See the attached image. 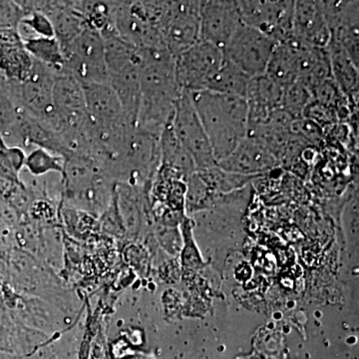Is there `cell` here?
I'll return each instance as SVG.
<instances>
[{
    "label": "cell",
    "mask_w": 359,
    "mask_h": 359,
    "mask_svg": "<svg viewBox=\"0 0 359 359\" xmlns=\"http://www.w3.org/2000/svg\"><path fill=\"white\" fill-rule=\"evenodd\" d=\"M140 50V101L136 127L160 137L171 124L182 93L175 72V58L166 48Z\"/></svg>",
    "instance_id": "obj_1"
},
{
    "label": "cell",
    "mask_w": 359,
    "mask_h": 359,
    "mask_svg": "<svg viewBox=\"0 0 359 359\" xmlns=\"http://www.w3.org/2000/svg\"><path fill=\"white\" fill-rule=\"evenodd\" d=\"M217 163L228 157L247 136L249 112L242 97L211 91L189 93Z\"/></svg>",
    "instance_id": "obj_2"
},
{
    "label": "cell",
    "mask_w": 359,
    "mask_h": 359,
    "mask_svg": "<svg viewBox=\"0 0 359 359\" xmlns=\"http://www.w3.org/2000/svg\"><path fill=\"white\" fill-rule=\"evenodd\" d=\"M102 36L105 42L107 83L119 97L130 124L136 127L140 101L141 50L120 39L114 32Z\"/></svg>",
    "instance_id": "obj_3"
},
{
    "label": "cell",
    "mask_w": 359,
    "mask_h": 359,
    "mask_svg": "<svg viewBox=\"0 0 359 359\" xmlns=\"http://www.w3.org/2000/svg\"><path fill=\"white\" fill-rule=\"evenodd\" d=\"M60 46L65 61L63 72L81 85L107 83L105 42L98 30L88 25L74 39Z\"/></svg>",
    "instance_id": "obj_4"
},
{
    "label": "cell",
    "mask_w": 359,
    "mask_h": 359,
    "mask_svg": "<svg viewBox=\"0 0 359 359\" xmlns=\"http://www.w3.org/2000/svg\"><path fill=\"white\" fill-rule=\"evenodd\" d=\"M171 127L182 147L192 158L196 169L216 166L209 138L188 92L182 91L177 101Z\"/></svg>",
    "instance_id": "obj_5"
},
{
    "label": "cell",
    "mask_w": 359,
    "mask_h": 359,
    "mask_svg": "<svg viewBox=\"0 0 359 359\" xmlns=\"http://www.w3.org/2000/svg\"><path fill=\"white\" fill-rule=\"evenodd\" d=\"M224 60L223 51L199 40L175 58V72L181 91H205Z\"/></svg>",
    "instance_id": "obj_6"
},
{
    "label": "cell",
    "mask_w": 359,
    "mask_h": 359,
    "mask_svg": "<svg viewBox=\"0 0 359 359\" xmlns=\"http://www.w3.org/2000/svg\"><path fill=\"white\" fill-rule=\"evenodd\" d=\"M237 6L245 25L255 28L276 43L292 37L294 1L241 0Z\"/></svg>",
    "instance_id": "obj_7"
},
{
    "label": "cell",
    "mask_w": 359,
    "mask_h": 359,
    "mask_svg": "<svg viewBox=\"0 0 359 359\" xmlns=\"http://www.w3.org/2000/svg\"><path fill=\"white\" fill-rule=\"evenodd\" d=\"M276 44L275 40L243 23L224 47V57L248 76H261L266 73Z\"/></svg>",
    "instance_id": "obj_8"
},
{
    "label": "cell",
    "mask_w": 359,
    "mask_h": 359,
    "mask_svg": "<svg viewBox=\"0 0 359 359\" xmlns=\"http://www.w3.org/2000/svg\"><path fill=\"white\" fill-rule=\"evenodd\" d=\"M161 34L174 58L197 43L200 40V1H172L171 13Z\"/></svg>",
    "instance_id": "obj_9"
},
{
    "label": "cell",
    "mask_w": 359,
    "mask_h": 359,
    "mask_svg": "<svg viewBox=\"0 0 359 359\" xmlns=\"http://www.w3.org/2000/svg\"><path fill=\"white\" fill-rule=\"evenodd\" d=\"M242 25L237 1H200V40L202 41L214 45L223 51Z\"/></svg>",
    "instance_id": "obj_10"
},
{
    "label": "cell",
    "mask_w": 359,
    "mask_h": 359,
    "mask_svg": "<svg viewBox=\"0 0 359 359\" xmlns=\"http://www.w3.org/2000/svg\"><path fill=\"white\" fill-rule=\"evenodd\" d=\"M280 163L263 144L252 137L245 136L237 148L217 165L224 171L245 176L266 171Z\"/></svg>",
    "instance_id": "obj_11"
},
{
    "label": "cell",
    "mask_w": 359,
    "mask_h": 359,
    "mask_svg": "<svg viewBox=\"0 0 359 359\" xmlns=\"http://www.w3.org/2000/svg\"><path fill=\"white\" fill-rule=\"evenodd\" d=\"M292 36L309 46L327 48L330 32L320 2L294 1Z\"/></svg>",
    "instance_id": "obj_12"
},
{
    "label": "cell",
    "mask_w": 359,
    "mask_h": 359,
    "mask_svg": "<svg viewBox=\"0 0 359 359\" xmlns=\"http://www.w3.org/2000/svg\"><path fill=\"white\" fill-rule=\"evenodd\" d=\"M283 94V87L266 74L250 78L245 97L249 112L248 126L266 122L273 111L280 109Z\"/></svg>",
    "instance_id": "obj_13"
},
{
    "label": "cell",
    "mask_w": 359,
    "mask_h": 359,
    "mask_svg": "<svg viewBox=\"0 0 359 359\" xmlns=\"http://www.w3.org/2000/svg\"><path fill=\"white\" fill-rule=\"evenodd\" d=\"M32 11L43 13L50 20L60 45L74 39L88 25L84 16L69 2H32Z\"/></svg>",
    "instance_id": "obj_14"
},
{
    "label": "cell",
    "mask_w": 359,
    "mask_h": 359,
    "mask_svg": "<svg viewBox=\"0 0 359 359\" xmlns=\"http://www.w3.org/2000/svg\"><path fill=\"white\" fill-rule=\"evenodd\" d=\"M304 42L294 36L276 44L269 58L266 73L276 84L283 89L297 81L299 77V58Z\"/></svg>",
    "instance_id": "obj_15"
},
{
    "label": "cell",
    "mask_w": 359,
    "mask_h": 359,
    "mask_svg": "<svg viewBox=\"0 0 359 359\" xmlns=\"http://www.w3.org/2000/svg\"><path fill=\"white\" fill-rule=\"evenodd\" d=\"M330 78H332V65L327 49L304 45L299 53L297 81L311 91Z\"/></svg>",
    "instance_id": "obj_16"
},
{
    "label": "cell",
    "mask_w": 359,
    "mask_h": 359,
    "mask_svg": "<svg viewBox=\"0 0 359 359\" xmlns=\"http://www.w3.org/2000/svg\"><path fill=\"white\" fill-rule=\"evenodd\" d=\"M330 53V65H332V79L339 87L340 91L348 98L353 105L358 104V67L353 62L349 56L342 49L328 44L327 46Z\"/></svg>",
    "instance_id": "obj_17"
},
{
    "label": "cell",
    "mask_w": 359,
    "mask_h": 359,
    "mask_svg": "<svg viewBox=\"0 0 359 359\" xmlns=\"http://www.w3.org/2000/svg\"><path fill=\"white\" fill-rule=\"evenodd\" d=\"M171 124L164 129L159 137L161 164L179 173H193L196 170L194 161L175 136Z\"/></svg>",
    "instance_id": "obj_18"
},
{
    "label": "cell",
    "mask_w": 359,
    "mask_h": 359,
    "mask_svg": "<svg viewBox=\"0 0 359 359\" xmlns=\"http://www.w3.org/2000/svg\"><path fill=\"white\" fill-rule=\"evenodd\" d=\"M250 79V76L224 58L223 65L209 82L205 91L245 98Z\"/></svg>",
    "instance_id": "obj_19"
},
{
    "label": "cell",
    "mask_w": 359,
    "mask_h": 359,
    "mask_svg": "<svg viewBox=\"0 0 359 359\" xmlns=\"http://www.w3.org/2000/svg\"><path fill=\"white\" fill-rule=\"evenodd\" d=\"M25 47L33 60L49 68L56 74L65 71V56L60 43L55 37H32L26 40Z\"/></svg>",
    "instance_id": "obj_20"
},
{
    "label": "cell",
    "mask_w": 359,
    "mask_h": 359,
    "mask_svg": "<svg viewBox=\"0 0 359 359\" xmlns=\"http://www.w3.org/2000/svg\"><path fill=\"white\" fill-rule=\"evenodd\" d=\"M311 101V91L301 82L297 81L283 89L280 109L287 112L292 119H299Z\"/></svg>",
    "instance_id": "obj_21"
},
{
    "label": "cell",
    "mask_w": 359,
    "mask_h": 359,
    "mask_svg": "<svg viewBox=\"0 0 359 359\" xmlns=\"http://www.w3.org/2000/svg\"><path fill=\"white\" fill-rule=\"evenodd\" d=\"M25 164L34 174L46 173L48 171H63L60 156L53 155L42 148L32 150L27 156Z\"/></svg>",
    "instance_id": "obj_22"
},
{
    "label": "cell",
    "mask_w": 359,
    "mask_h": 359,
    "mask_svg": "<svg viewBox=\"0 0 359 359\" xmlns=\"http://www.w3.org/2000/svg\"><path fill=\"white\" fill-rule=\"evenodd\" d=\"M290 132L306 142L308 145H321L325 141V130L306 118L294 120Z\"/></svg>",
    "instance_id": "obj_23"
},
{
    "label": "cell",
    "mask_w": 359,
    "mask_h": 359,
    "mask_svg": "<svg viewBox=\"0 0 359 359\" xmlns=\"http://www.w3.org/2000/svg\"><path fill=\"white\" fill-rule=\"evenodd\" d=\"M302 118L311 120L323 129L332 126V125L337 124L339 122L334 109L313 100L306 106Z\"/></svg>",
    "instance_id": "obj_24"
},
{
    "label": "cell",
    "mask_w": 359,
    "mask_h": 359,
    "mask_svg": "<svg viewBox=\"0 0 359 359\" xmlns=\"http://www.w3.org/2000/svg\"><path fill=\"white\" fill-rule=\"evenodd\" d=\"M22 22L32 28L39 37H48V39L55 37L50 20L39 11H32L30 15L23 20Z\"/></svg>",
    "instance_id": "obj_25"
}]
</instances>
